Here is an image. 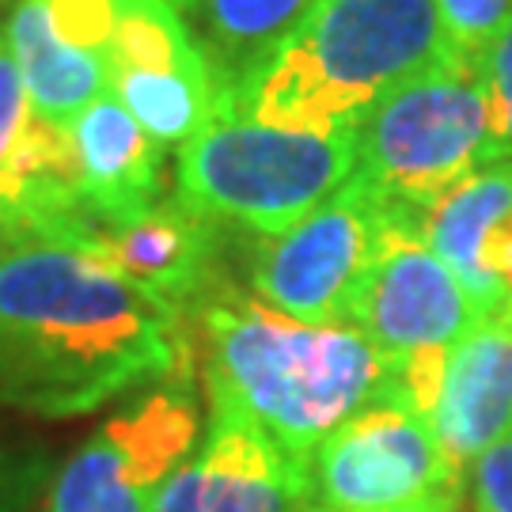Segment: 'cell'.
<instances>
[{
	"label": "cell",
	"mask_w": 512,
	"mask_h": 512,
	"mask_svg": "<svg viewBox=\"0 0 512 512\" xmlns=\"http://www.w3.org/2000/svg\"><path fill=\"white\" fill-rule=\"evenodd\" d=\"M183 368L179 304L69 239H27L0 255V410L84 418Z\"/></svg>",
	"instance_id": "cell-1"
},
{
	"label": "cell",
	"mask_w": 512,
	"mask_h": 512,
	"mask_svg": "<svg viewBox=\"0 0 512 512\" xmlns=\"http://www.w3.org/2000/svg\"><path fill=\"white\" fill-rule=\"evenodd\" d=\"M209 399L236 406L308 471L323 440L380 399H403V365L353 323L315 327L236 289L194 304Z\"/></svg>",
	"instance_id": "cell-2"
},
{
	"label": "cell",
	"mask_w": 512,
	"mask_h": 512,
	"mask_svg": "<svg viewBox=\"0 0 512 512\" xmlns=\"http://www.w3.org/2000/svg\"><path fill=\"white\" fill-rule=\"evenodd\" d=\"M459 57L437 0H315L293 35L220 107L289 129H357L391 88Z\"/></svg>",
	"instance_id": "cell-3"
},
{
	"label": "cell",
	"mask_w": 512,
	"mask_h": 512,
	"mask_svg": "<svg viewBox=\"0 0 512 512\" xmlns=\"http://www.w3.org/2000/svg\"><path fill=\"white\" fill-rule=\"evenodd\" d=\"M353 167L357 129L266 126L220 107L198 137L179 145L175 198L217 228L270 239L346 186Z\"/></svg>",
	"instance_id": "cell-4"
},
{
	"label": "cell",
	"mask_w": 512,
	"mask_h": 512,
	"mask_svg": "<svg viewBox=\"0 0 512 512\" xmlns=\"http://www.w3.org/2000/svg\"><path fill=\"white\" fill-rule=\"evenodd\" d=\"M490 164V103L475 61L444 57L357 126L353 179L391 209H425Z\"/></svg>",
	"instance_id": "cell-5"
},
{
	"label": "cell",
	"mask_w": 512,
	"mask_h": 512,
	"mask_svg": "<svg viewBox=\"0 0 512 512\" xmlns=\"http://www.w3.org/2000/svg\"><path fill=\"white\" fill-rule=\"evenodd\" d=\"M198 440L202 410L190 368H183L76 448L42 497V512H152L164 482Z\"/></svg>",
	"instance_id": "cell-6"
},
{
	"label": "cell",
	"mask_w": 512,
	"mask_h": 512,
	"mask_svg": "<svg viewBox=\"0 0 512 512\" xmlns=\"http://www.w3.org/2000/svg\"><path fill=\"white\" fill-rule=\"evenodd\" d=\"M384 213L387 205L357 179L338 186L293 228L258 243L251 262L255 296L300 323H349V308L372 262Z\"/></svg>",
	"instance_id": "cell-7"
},
{
	"label": "cell",
	"mask_w": 512,
	"mask_h": 512,
	"mask_svg": "<svg viewBox=\"0 0 512 512\" xmlns=\"http://www.w3.org/2000/svg\"><path fill=\"white\" fill-rule=\"evenodd\" d=\"M459 475L429 418L380 399L330 433L308 463V505L330 512L399 509L433 494H459Z\"/></svg>",
	"instance_id": "cell-8"
},
{
	"label": "cell",
	"mask_w": 512,
	"mask_h": 512,
	"mask_svg": "<svg viewBox=\"0 0 512 512\" xmlns=\"http://www.w3.org/2000/svg\"><path fill=\"white\" fill-rule=\"evenodd\" d=\"M478 319L482 311L463 281L421 239L418 209L387 205L372 262L349 308V323L403 365L418 353L452 349Z\"/></svg>",
	"instance_id": "cell-9"
},
{
	"label": "cell",
	"mask_w": 512,
	"mask_h": 512,
	"mask_svg": "<svg viewBox=\"0 0 512 512\" xmlns=\"http://www.w3.org/2000/svg\"><path fill=\"white\" fill-rule=\"evenodd\" d=\"M110 95L160 148L186 145L220 110L217 76L183 16L156 0H118L107 42Z\"/></svg>",
	"instance_id": "cell-10"
},
{
	"label": "cell",
	"mask_w": 512,
	"mask_h": 512,
	"mask_svg": "<svg viewBox=\"0 0 512 512\" xmlns=\"http://www.w3.org/2000/svg\"><path fill=\"white\" fill-rule=\"evenodd\" d=\"M308 471L236 406L209 399L198 448L164 482L152 512H300Z\"/></svg>",
	"instance_id": "cell-11"
},
{
	"label": "cell",
	"mask_w": 512,
	"mask_h": 512,
	"mask_svg": "<svg viewBox=\"0 0 512 512\" xmlns=\"http://www.w3.org/2000/svg\"><path fill=\"white\" fill-rule=\"evenodd\" d=\"M0 198L31 217L46 239L84 236L88 220L76 190V160L69 129L50 126L23 84L8 23L0 19Z\"/></svg>",
	"instance_id": "cell-12"
},
{
	"label": "cell",
	"mask_w": 512,
	"mask_h": 512,
	"mask_svg": "<svg viewBox=\"0 0 512 512\" xmlns=\"http://www.w3.org/2000/svg\"><path fill=\"white\" fill-rule=\"evenodd\" d=\"M429 425L459 475L512 433V308L482 315L448 349Z\"/></svg>",
	"instance_id": "cell-13"
},
{
	"label": "cell",
	"mask_w": 512,
	"mask_h": 512,
	"mask_svg": "<svg viewBox=\"0 0 512 512\" xmlns=\"http://www.w3.org/2000/svg\"><path fill=\"white\" fill-rule=\"evenodd\" d=\"M76 243L95 258H103L110 270L179 308L198 304L217 285L213 262H217L220 228L198 217L194 209H186L179 198L156 202L141 217L118 224H92Z\"/></svg>",
	"instance_id": "cell-14"
},
{
	"label": "cell",
	"mask_w": 512,
	"mask_h": 512,
	"mask_svg": "<svg viewBox=\"0 0 512 512\" xmlns=\"http://www.w3.org/2000/svg\"><path fill=\"white\" fill-rule=\"evenodd\" d=\"M76 160V190L88 228L141 217L160 202L164 148L114 95L95 99L69 126ZM84 228V232H88Z\"/></svg>",
	"instance_id": "cell-15"
},
{
	"label": "cell",
	"mask_w": 512,
	"mask_h": 512,
	"mask_svg": "<svg viewBox=\"0 0 512 512\" xmlns=\"http://www.w3.org/2000/svg\"><path fill=\"white\" fill-rule=\"evenodd\" d=\"M512 213V164H482L437 202L418 209L421 239L463 281L482 315L512 308V289L494 274L490 247L497 228Z\"/></svg>",
	"instance_id": "cell-16"
},
{
	"label": "cell",
	"mask_w": 512,
	"mask_h": 512,
	"mask_svg": "<svg viewBox=\"0 0 512 512\" xmlns=\"http://www.w3.org/2000/svg\"><path fill=\"white\" fill-rule=\"evenodd\" d=\"M4 23L16 46L31 107L50 126L69 129L95 99L110 92L107 57L80 50L57 35L46 0H12V16Z\"/></svg>",
	"instance_id": "cell-17"
},
{
	"label": "cell",
	"mask_w": 512,
	"mask_h": 512,
	"mask_svg": "<svg viewBox=\"0 0 512 512\" xmlns=\"http://www.w3.org/2000/svg\"><path fill=\"white\" fill-rule=\"evenodd\" d=\"M198 46L217 76L220 103L251 80L300 27L315 0H198Z\"/></svg>",
	"instance_id": "cell-18"
},
{
	"label": "cell",
	"mask_w": 512,
	"mask_h": 512,
	"mask_svg": "<svg viewBox=\"0 0 512 512\" xmlns=\"http://www.w3.org/2000/svg\"><path fill=\"white\" fill-rule=\"evenodd\" d=\"M444 35L467 61H482L505 27L512 23V0H437Z\"/></svg>",
	"instance_id": "cell-19"
},
{
	"label": "cell",
	"mask_w": 512,
	"mask_h": 512,
	"mask_svg": "<svg viewBox=\"0 0 512 512\" xmlns=\"http://www.w3.org/2000/svg\"><path fill=\"white\" fill-rule=\"evenodd\" d=\"M490 103V164H512V23L478 61Z\"/></svg>",
	"instance_id": "cell-20"
},
{
	"label": "cell",
	"mask_w": 512,
	"mask_h": 512,
	"mask_svg": "<svg viewBox=\"0 0 512 512\" xmlns=\"http://www.w3.org/2000/svg\"><path fill=\"white\" fill-rule=\"evenodd\" d=\"M54 482L50 452L38 444H0V512H35Z\"/></svg>",
	"instance_id": "cell-21"
},
{
	"label": "cell",
	"mask_w": 512,
	"mask_h": 512,
	"mask_svg": "<svg viewBox=\"0 0 512 512\" xmlns=\"http://www.w3.org/2000/svg\"><path fill=\"white\" fill-rule=\"evenodd\" d=\"M475 512H512V433L467 467Z\"/></svg>",
	"instance_id": "cell-22"
},
{
	"label": "cell",
	"mask_w": 512,
	"mask_h": 512,
	"mask_svg": "<svg viewBox=\"0 0 512 512\" xmlns=\"http://www.w3.org/2000/svg\"><path fill=\"white\" fill-rule=\"evenodd\" d=\"M27 239H46V236L31 224V217H23L16 205H8L0 198V255L19 247V243H27Z\"/></svg>",
	"instance_id": "cell-23"
},
{
	"label": "cell",
	"mask_w": 512,
	"mask_h": 512,
	"mask_svg": "<svg viewBox=\"0 0 512 512\" xmlns=\"http://www.w3.org/2000/svg\"><path fill=\"white\" fill-rule=\"evenodd\" d=\"M490 266H494V274L512 289V213L505 217V224L497 228L494 247H490Z\"/></svg>",
	"instance_id": "cell-24"
},
{
	"label": "cell",
	"mask_w": 512,
	"mask_h": 512,
	"mask_svg": "<svg viewBox=\"0 0 512 512\" xmlns=\"http://www.w3.org/2000/svg\"><path fill=\"white\" fill-rule=\"evenodd\" d=\"M300 512H330L319 509V505H300ZM380 512H459V494H433L421 497V501H410V505H399V509H380Z\"/></svg>",
	"instance_id": "cell-25"
},
{
	"label": "cell",
	"mask_w": 512,
	"mask_h": 512,
	"mask_svg": "<svg viewBox=\"0 0 512 512\" xmlns=\"http://www.w3.org/2000/svg\"><path fill=\"white\" fill-rule=\"evenodd\" d=\"M156 4H167V8H175V12H179V8H194L198 0H156Z\"/></svg>",
	"instance_id": "cell-26"
},
{
	"label": "cell",
	"mask_w": 512,
	"mask_h": 512,
	"mask_svg": "<svg viewBox=\"0 0 512 512\" xmlns=\"http://www.w3.org/2000/svg\"><path fill=\"white\" fill-rule=\"evenodd\" d=\"M0 4H12V0H0Z\"/></svg>",
	"instance_id": "cell-27"
}]
</instances>
